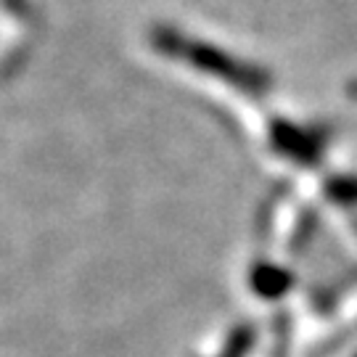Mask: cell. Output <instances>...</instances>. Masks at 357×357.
<instances>
[{
	"instance_id": "8992f818",
	"label": "cell",
	"mask_w": 357,
	"mask_h": 357,
	"mask_svg": "<svg viewBox=\"0 0 357 357\" xmlns=\"http://www.w3.org/2000/svg\"><path fill=\"white\" fill-rule=\"evenodd\" d=\"M349 96L357 101V79H355V82H349Z\"/></svg>"
},
{
	"instance_id": "6da1fadb",
	"label": "cell",
	"mask_w": 357,
	"mask_h": 357,
	"mask_svg": "<svg viewBox=\"0 0 357 357\" xmlns=\"http://www.w3.org/2000/svg\"><path fill=\"white\" fill-rule=\"evenodd\" d=\"M151 43L156 51L167 53L172 59H183L191 66H196L199 72L215 75L217 79H225L233 88L255 93V96L270 90V75L265 69H259L255 64H246V61H238L230 53L220 51L215 45L199 43V40L185 38V35H180L175 29L156 26L151 35Z\"/></svg>"
},
{
	"instance_id": "3957f363",
	"label": "cell",
	"mask_w": 357,
	"mask_h": 357,
	"mask_svg": "<svg viewBox=\"0 0 357 357\" xmlns=\"http://www.w3.org/2000/svg\"><path fill=\"white\" fill-rule=\"evenodd\" d=\"M249 281H252V289H255L259 296H265V299H278V296H283L286 291H291L294 275L289 270L273 265V262H257L255 270H252V275H249Z\"/></svg>"
},
{
	"instance_id": "277c9868",
	"label": "cell",
	"mask_w": 357,
	"mask_h": 357,
	"mask_svg": "<svg viewBox=\"0 0 357 357\" xmlns=\"http://www.w3.org/2000/svg\"><path fill=\"white\" fill-rule=\"evenodd\" d=\"M255 344V326H238L236 331L228 336L222 357H246L249 349Z\"/></svg>"
},
{
	"instance_id": "5b68a950",
	"label": "cell",
	"mask_w": 357,
	"mask_h": 357,
	"mask_svg": "<svg viewBox=\"0 0 357 357\" xmlns=\"http://www.w3.org/2000/svg\"><path fill=\"white\" fill-rule=\"evenodd\" d=\"M328 199L342 206H357V178H333L326 185Z\"/></svg>"
},
{
	"instance_id": "7a4b0ae2",
	"label": "cell",
	"mask_w": 357,
	"mask_h": 357,
	"mask_svg": "<svg viewBox=\"0 0 357 357\" xmlns=\"http://www.w3.org/2000/svg\"><path fill=\"white\" fill-rule=\"evenodd\" d=\"M270 138H273V146L283 153L294 159L296 165H305V167H315L320 159V143L318 135H312L310 130L299 128V125H291L286 119H275L270 125Z\"/></svg>"
}]
</instances>
